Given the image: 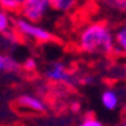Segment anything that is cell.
Instances as JSON below:
<instances>
[{
	"label": "cell",
	"mask_w": 126,
	"mask_h": 126,
	"mask_svg": "<svg viewBox=\"0 0 126 126\" xmlns=\"http://www.w3.org/2000/svg\"><path fill=\"white\" fill-rule=\"evenodd\" d=\"M119 126H126V111L122 114V119H120V123H119Z\"/></svg>",
	"instance_id": "cell-15"
},
{
	"label": "cell",
	"mask_w": 126,
	"mask_h": 126,
	"mask_svg": "<svg viewBox=\"0 0 126 126\" xmlns=\"http://www.w3.org/2000/svg\"><path fill=\"white\" fill-rule=\"evenodd\" d=\"M17 103H18L21 108L32 112H46L47 111V105L43 100L41 97L35 96V94H21L18 99H17Z\"/></svg>",
	"instance_id": "cell-5"
},
{
	"label": "cell",
	"mask_w": 126,
	"mask_h": 126,
	"mask_svg": "<svg viewBox=\"0 0 126 126\" xmlns=\"http://www.w3.org/2000/svg\"><path fill=\"white\" fill-rule=\"evenodd\" d=\"M12 26H14V31L18 37H23L26 40H31V41H35V43H50V41L55 40L52 32L44 29L43 26H38L35 23L24 20L23 17L14 18Z\"/></svg>",
	"instance_id": "cell-2"
},
{
	"label": "cell",
	"mask_w": 126,
	"mask_h": 126,
	"mask_svg": "<svg viewBox=\"0 0 126 126\" xmlns=\"http://www.w3.org/2000/svg\"><path fill=\"white\" fill-rule=\"evenodd\" d=\"M78 126H105V125L99 120V119H96V117L88 115V117H84Z\"/></svg>",
	"instance_id": "cell-12"
},
{
	"label": "cell",
	"mask_w": 126,
	"mask_h": 126,
	"mask_svg": "<svg viewBox=\"0 0 126 126\" xmlns=\"http://www.w3.org/2000/svg\"><path fill=\"white\" fill-rule=\"evenodd\" d=\"M50 8L52 0H26L20 9V14L24 20L37 24L47 15Z\"/></svg>",
	"instance_id": "cell-4"
},
{
	"label": "cell",
	"mask_w": 126,
	"mask_h": 126,
	"mask_svg": "<svg viewBox=\"0 0 126 126\" xmlns=\"http://www.w3.org/2000/svg\"><path fill=\"white\" fill-rule=\"evenodd\" d=\"M76 46L88 55L111 56L115 53L114 31L106 21H93L85 24L78 33Z\"/></svg>",
	"instance_id": "cell-1"
},
{
	"label": "cell",
	"mask_w": 126,
	"mask_h": 126,
	"mask_svg": "<svg viewBox=\"0 0 126 126\" xmlns=\"http://www.w3.org/2000/svg\"><path fill=\"white\" fill-rule=\"evenodd\" d=\"M20 70V62L9 53H0V71L2 73H17Z\"/></svg>",
	"instance_id": "cell-8"
},
{
	"label": "cell",
	"mask_w": 126,
	"mask_h": 126,
	"mask_svg": "<svg viewBox=\"0 0 126 126\" xmlns=\"http://www.w3.org/2000/svg\"><path fill=\"white\" fill-rule=\"evenodd\" d=\"M26 0H0V8L6 12H20Z\"/></svg>",
	"instance_id": "cell-11"
},
{
	"label": "cell",
	"mask_w": 126,
	"mask_h": 126,
	"mask_svg": "<svg viewBox=\"0 0 126 126\" xmlns=\"http://www.w3.org/2000/svg\"><path fill=\"white\" fill-rule=\"evenodd\" d=\"M79 0H52V9L58 12H70L75 9Z\"/></svg>",
	"instance_id": "cell-10"
},
{
	"label": "cell",
	"mask_w": 126,
	"mask_h": 126,
	"mask_svg": "<svg viewBox=\"0 0 126 126\" xmlns=\"http://www.w3.org/2000/svg\"><path fill=\"white\" fill-rule=\"evenodd\" d=\"M44 76L49 82L53 84H62V85H70V87H76L80 84V79H78L71 71L67 68L64 62H52V64L46 68Z\"/></svg>",
	"instance_id": "cell-3"
},
{
	"label": "cell",
	"mask_w": 126,
	"mask_h": 126,
	"mask_svg": "<svg viewBox=\"0 0 126 126\" xmlns=\"http://www.w3.org/2000/svg\"><path fill=\"white\" fill-rule=\"evenodd\" d=\"M100 102L106 111H115L120 105V94L114 88H106L102 91Z\"/></svg>",
	"instance_id": "cell-6"
},
{
	"label": "cell",
	"mask_w": 126,
	"mask_h": 126,
	"mask_svg": "<svg viewBox=\"0 0 126 126\" xmlns=\"http://www.w3.org/2000/svg\"><path fill=\"white\" fill-rule=\"evenodd\" d=\"M14 33V26H12V18L6 11H0V35L6 37V35Z\"/></svg>",
	"instance_id": "cell-9"
},
{
	"label": "cell",
	"mask_w": 126,
	"mask_h": 126,
	"mask_svg": "<svg viewBox=\"0 0 126 126\" xmlns=\"http://www.w3.org/2000/svg\"><path fill=\"white\" fill-rule=\"evenodd\" d=\"M114 46L117 55L126 58V23L120 24L114 31Z\"/></svg>",
	"instance_id": "cell-7"
},
{
	"label": "cell",
	"mask_w": 126,
	"mask_h": 126,
	"mask_svg": "<svg viewBox=\"0 0 126 126\" xmlns=\"http://www.w3.org/2000/svg\"><path fill=\"white\" fill-rule=\"evenodd\" d=\"M23 68H24L26 71H35V70L38 68L37 59H35V58H28V59L23 62Z\"/></svg>",
	"instance_id": "cell-13"
},
{
	"label": "cell",
	"mask_w": 126,
	"mask_h": 126,
	"mask_svg": "<svg viewBox=\"0 0 126 126\" xmlns=\"http://www.w3.org/2000/svg\"><path fill=\"white\" fill-rule=\"evenodd\" d=\"M110 3H112L115 8L123 9V11L126 12V0H110Z\"/></svg>",
	"instance_id": "cell-14"
}]
</instances>
